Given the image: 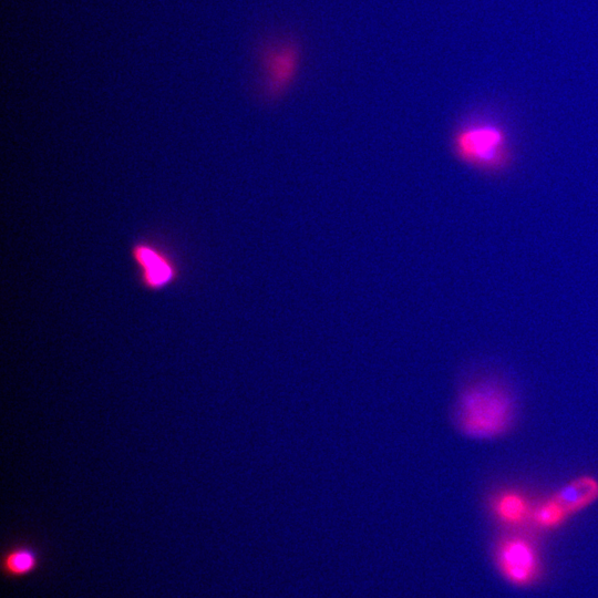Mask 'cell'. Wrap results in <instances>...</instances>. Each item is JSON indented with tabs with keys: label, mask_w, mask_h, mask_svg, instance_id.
I'll list each match as a JSON object with an SVG mask.
<instances>
[{
	"label": "cell",
	"mask_w": 598,
	"mask_h": 598,
	"mask_svg": "<svg viewBox=\"0 0 598 598\" xmlns=\"http://www.w3.org/2000/svg\"><path fill=\"white\" fill-rule=\"evenodd\" d=\"M549 496L569 518L598 499V478L588 474L576 476Z\"/></svg>",
	"instance_id": "5"
},
{
	"label": "cell",
	"mask_w": 598,
	"mask_h": 598,
	"mask_svg": "<svg viewBox=\"0 0 598 598\" xmlns=\"http://www.w3.org/2000/svg\"><path fill=\"white\" fill-rule=\"evenodd\" d=\"M534 505L527 495L517 488H504L496 492L491 501V508L498 520L507 525H517L530 519Z\"/></svg>",
	"instance_id": "7"
},
{
	"label": "cell",
	"mask_w": 598,
	"mask_h": 598,
	"mask_svg": "<svg viewBox=\"0 0 598 598\" xmlns=\"http://www.w3.org/2000/svg\"><path fill=\"white\" fill-rule=\"evenodd\" d=\"M266 89L278 95L288 86L296 72L297 56L290 47L270 49L264 58Z\"/></svg>",
	"instance_id": "6"
},
{
	"label": "cell",
	"mask_w": 598,
	"mask_h": 598,
	"mask_svg": "<svg viewBox=\"0 0 598 598\" xmlns=\"http://www.w3.org/2000/svg\"><path fill=\"white\" fill-rule=\"evenodd\" d=\"M132 257L140 270L143 286L150 290L164 289L177 278V268L172 258L151 243L135 244L132 248Z\"/></svg>",
	"instance_id": "4"
},
{
	"label": "cell",
	"mask_w": 598,
	"mask_h": 598,
	"mask_svg": "<svg viewBox=\"0 0 598 598\" xmlns=\"http://www.w3.org/2000/svg\"><path fill=\"white\" fill-rule=\"evenodd\" d=\"M496 561L503 575L515 585H528L538 574L537 551L523 536L503 538L497 545Z\"/></svg>",
	"instance_id": "3"
},
{
	"label": "cell",
	"mask_w": 598,
	"mask_h": 598,
	"mask_svg": "<svg viewBox=\"0 0 598 598\" xmlns=\"http://www.w3.org/2000/svg\"><path fill=\"white\" fill-rule=\"evenodd\" d=\"M516 411L512 391L496 379L484 378L460 391L453 409V422L468 439L495 440L511 431Z\"/></svg>",
	"instance_id": "1"
},
{
	"label": "cell",
	"mask_w": 598,
	"mask_h": 598,
	"mask_svg": "<svg viewBox=\"0 0 598 598\" xmlns=\"http://www.w3.org/2000/svg\"><path fill=\"white\" fill-rule=\"evenodd\" d=\"M38 566V554L29 546H18L3 557V568L10 576H25Z\"/></svg>",
	"instance_id": "8"
},
{
	"label": "cell",
	"mask_w": 598,
	"mask_h": 598,
	"mask_svg": "<svg viewBox=\"0 0 598 598\" xmlns=\"http://www.w3.org/2000/svg\"><path fill=\"white\" fill-rule=\"evenodd\" d=\"M452 151L462 163L486 174L502 173L513 161L507 131L486 120L460 126L452 136Z\"/></svg>",
	"instance_id": "2"
}]
</instances>
